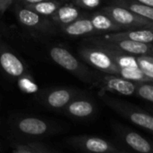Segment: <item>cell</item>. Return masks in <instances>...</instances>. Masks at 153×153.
<instances>
[{"label":"cell","instance_id":"cell-1","mask_svg":"<svg viewBox=\"0 0 153 153\" xmlns=\"http://www.w3.org/2000/svg\"><path fill=\"white\" fill-rule=\"evenodd\" d=\"M8 126L19 140H40L61 133V126L54 121L29 115H13Z\"/></svg>","mask_w":153,"mask_h":153},{"label":"cell","instance_id":"cell-2","mask_svg":"<svg viewBox=\"0 0 153 153\" xmlns=\"http://www.w3.org/2000/svg\"><path fill=\"white\" fill-rule=\"evenodd\" d=\"M13 12L20 25L38 38H48L58 34L59 28L53 21L14 2Z\"/></svg>","mask_w":153,"mask_h":153},{"label":"cell","instance_id":"cell-3","mask_svg":"<svg viewBox=\"0 0 153 153\" xmlns=\"http://www.w3.org/2000/svg\"><path fill=\"white\" fill-rule=\"evenodd\" d=\"M100 99L105 105L112 108L126 120L149 133L153 132V117L146 110L125 100L111 98L107 94L100 96Z\"/></svg>","mask_w":153,"mask_h":153},{"label":"cell","instance_id":"cell-4","mask_svg":"<svg viewBox=\"0 0 153 153\" xmlns=\"http://www.w3.org/2000/svg\"><path fill=\"white\" fill-rule=\"evenodd\" d=\"M48 54L56 65L69 72L81 82L91 85L92 70L87 64L76 58L67 48L60 45H55L50 47Z\"/></svg>","mask_w":153,"mask_h":153},{"label":"cell","instance_id":"cell-5","mask_svg":"<svg viewBox=\"0 0 153 153\" xmlns=\"http://www.w3.org/2000/svg\"><path fill=\"white\" fill-rule=\"evenodd\" d=\"M83 42L91 44L97 47L106 48L120 53L140 56V55H152V43H143L137 41H132L127 39H119L114 38H108L104 35L87 36L83 38Z\"/></svg>","mask_w":153,"mask_h":153},{"label":"cell","instance_id":"cell-6","mask_svg":"<svg viewBox=\"0 0 153 153\" xmlns=\"http://www.w3.org/2000/svg\"><path fill=\"white\" fill-rule=\"evenodd\" d=\"M136 82L121 76L100 71L92 70L91 85L98 88V95L100 97L108 92L123 96H134Z\"/></svg>","mask_w":153,"mask_h":153},{"label":"cell","instance_id":"cell-7","mask_svg":"<svg viewBox=\"0 0 153 153\" xmlns=\"http://www.w3.org/2000/svg\"><path fill=\"white\" fill-rule=\"evenodd\" d=\"M84 92L74 87H52L39 89L36 93L35 99L43 107L54 110L62 111V109L75 97Z\"/></svg>","mask_w":153,"mask_h":153},{"label":"cell","instance_id":"cell-8","mask_svg":"<svg viewBox=\"0 0 153 153\" xmlns=\"http://www.w3.org/2000/svg\"><path fill=\"white\" fill-rule=\"evenodd\" d=\"M66 144L69 148L93 153H127V150L115 143L98 136L91 135H74L66 139Z\"/></svg>","mask_w":153,"mask_h":153},{"label":"cell","instance_id":"cell-9","mask_svg":"<svg viewBox=\"0 0 153 153\" xmlns=\"http://www.w3.org/2000/svg\"><path fill=\"white\" fill-rule=\"evenodd\" d=\"M78 55L85 64L95 70L120 75L122 67H119L108 54L100 48L83 42L78 48Z\"/></svg>","mask_w":153,"mask_h":153},{"label":"cell","instance_id":"cell-10","mask_svg":"<svg viewBox=\"0 0 153 153\" xmlns=\"http://www.w3.org/2000/svg\"><path fill=\"white\" fill-rule=\"evenodd\" d=\"M100 11L106 13L115 23L121 26L124 30L135 28H153V21L114 4H108L101 7Z\"/></svg>","mask_w":153,"mask_h":153},{"label":"cell","instance_id":"cell-11","mask_svg":"<svg viewBox=\"0 0 153 153\" xmlns=\"http://www.w3.org/2000/svg\"><path fill=\"white\" fill-rule=\"evenodd\" d=\"M61 112L74 120L88 121L97 116L99 106L94 98L84 91L73 99Z\"/></svg>","mask_w":153,"mask_h":153},{"label":"cell","instance_id":"cell-12","mask_svg":"<svg viewBox=\"0 0 153 153\" xmlns=\"http://www.w3.org/2000/svg\"><path fill=\"white\" fill-rule=\"evenodd\" d=\"M0 70L12 81L30 73L25 62L0 37Z\"/></svg>","mask_w":153,"mask_h":153},{"label":"cell","instance_id":"cell-13","mask_svg":"<svg viewBox=\"0 0 153 153\" xmlns=\"http://www.w3.org/2000/svg\"><path fill=\"white\" fill-rule=\"evenodd\" d=\"M111 127L118 143L129 152L131 151L140 153H152V143L139 133L119 123H112Z\"/></svg>","mask_w":153,"mask_h":153},{"label":"cell","instance_id":"cell-14","mask_svg":"<svg viewBox=\"0 0 153 153\" xmlns=\"http://www.w3.org/2000/svg\"><path fill=\"white\" fill-rule=\"evenodd\" d=\"M59 31L70 38H84L87 36L98 35L95 28L91 23L88 13L83 14L74 22L61 27L59 29Z\"/></svg>","mask_w":153,"mask_h":153},{"label":"cell","instance_id":"cell-15","mask_svg":"<svg viewBox=\"0 0 153 153\" xmlns=\"http://www.w3.org/2000/svg\"><path fill=\"white\" fill-rule=\"evenodd\" d=\"M86 13V11L79 8L68 1L63 3L49 18L60 29L61 27L74 22Z\"/></svg>","mask_w":153,"mask_h":153},{"label":"cell","instance_id":"cell-16","mask_svg":"<svg viewBox=\"0 0 153 153\" xmlns=\"http://www.w3.org/2000/svg\"><path fill=\"white\" fill-rule=\"evenodd\" d=\"M101 35H104L108 38L127 39V40L143 42V43H152L153 40L152 29H149V28L126 29V30L112 31Z\"/></svg>","mask_w":153,"mask_h":153},{"label":"cell","instance_id":"cell-17","mask_svg":"<svg viewBox=\"0 0 153 153\" xmlns=\"http://www.w3.org/2000/svg\"><path fill=\"white\" fill-rule=\"evenodd\" d=\"M11 149L13 153H54L57 150L39 140L25 139L12 143Z\"/></svg>","mask_w":153,"mask_h":153},{"label":"cell","instance_id":"cell-18","mask_svg":"<svg viewBox=\"0 0 153 153\" xmlns=\"http://www.w3.org/2000/svg\"><path fill=\"white\" fill-rule=\"evenodd\" d=\"M110 4L134 12L151 21H153V7L143 4L134 0H108Z\"/></svg>","mask_w":153,"mask_h":153},{"label":"cell","instance_id":"cell-19","mask_svg":"<svg viewBox=\"0 0 153 153\" xmlns=\"http://www.w3.org/2000/svg\"><path fill=\"white\" fill-rule=\"evenodd\" d=\"M63 3L65 2L61 0H44L36 4H28L24 6L40 15L49 18Z\"/></svg>","mask_w":153,"mask_h":153},{"label":"cell","instance_id":"cell-20","mask_svg":"<svg viewBox=\"0 0 153 153\" xmlns=\"http://www.w3.org/2000/svg\"><path fill=\"white\" fill-rule=\"evenodd\" d=\"M15 82L18 89L26 94H36L39 90V87L31 73L20 76L18 79H16Z\"/></svg>","mask_w":153,"mask_h":153},{"label":"cell","instance_id":"cell-21","mask_svg":"<svg viewBox=\"0 0 153 153\" xmlns=\"http://www.w3.org/2000/svg\"><path fill=\"white\" fill-rule=\"evenodd\" d=\"M134 96L150 103L153 102V85L152 82H139L135 84Z\"/></svg>","mask_w":153,"mask_h":153},{"label":"cell","instance_id":"cell-22","mask_svg":"<svg viewBox=\"0 0 153 153\" xmlns=\"http://www.w3.org/2000/svg\"><path fill=\"white\" fill-rule=\"evenodd\" d=\"M137 66L141 72L149 79L153 80V57L152 55L136 56Z\"/></svg>","mask_w":153,"mask_h":153},{"label":"cell","instance_id":"cell-23","mask_svg":"<svg viewBox=\"0 0 153 153\" xmlns=\"http://www.w3.org/2000/svg\"><path fill=\"white\" fill-rule=\"evenodd\" d=\"M102 1L103 0H70L72 4L84 11L97 9L102 4Z\"/></svg>","mask_w":153,"mask_h":153},{"label":"cell","instance_id":"cell-24","mask_svg":"<svg viewBox=\"0 0 153 153\" xmlns=\"http://www.w3.org/2000/svg\"><path fill=\"white\" fill-rule=\"evenodd\" d=\"M15 0H0V19L4 16L8 8L13 4Z\"/></svg>","mask_w":153,"mask_h":153},{"label":"cell","instance_id":"cell-25","mask_svg":"<svg viewBox=\"0 0 153 153\" xmlns=\"http://www.w3.org/2000/svg\"><path fill=\"white\" fill-rule=\"evenodd\" d=\"M41 1H44V0H15L16 3L22 4V5H28V4H36V3H39V2H41Z\"/></svg>","mask_w":153,"mask_h":153},{"label":"cell","instance_id":"cell-26","mask_svg":"<svg viewBox=\"0 0 153 153\" xmlns=\"http://www.w3.org/2000/svg\"><path fill=\"white\" fill-rule=\"evenodd\" d=\"M138 3H141L143 4L148 5V6H152L153 7V0H134Z\"/></svg>","mask_w":153,"mask_h":153},{"label":"cell","instance_id":"cell-27","mask_svg":"<svg viewBox=\"0 0 153 153\" xmlns=\"http://www.w3.org/2000/svg\"><path fill=\"white\" fill-rule=\"evenodd\" d=\"M61 1H64V2H68V1H70V0H61Z\"/></svg>","mask_w":153,"mask_h":153}]
</instances>
